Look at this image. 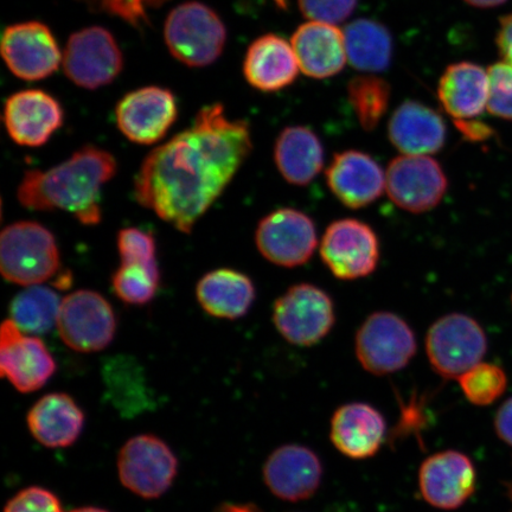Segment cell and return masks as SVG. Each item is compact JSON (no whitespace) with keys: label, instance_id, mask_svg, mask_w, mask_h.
<instances>
[{"label":"cell","instance_id":"obj_28","mask_svg":"<svg viewBox=\"0 0 512 512\" xmlns=\"http://www.w3.org/2000/svg\"><path fill=\"white\" fill-rule=\"evenodd\" d=\"M196 297L208 315L239 319L251 309L255 300V287L248 275L221 268L204 275L197 284Z\"/></svg>","mask_w":512,"mask_h":512},{"label":"cell","instance_id":"obj_33","mask_svg":"<svg viewBox=\"0 0 512 512\" xmlns=\"http://www.w3.org/2000/svg\"><path fill=\"white\" fill-rule=\"evenodd\" d=\"M466 399L473 405L488 406L501 398L507 388V375L495 364H477L459 379Z\"/></svg>","mask_w":512,"mask_h":512},{"label":"cell","instance_id":"obj_24","mask_svg":"<svg viewBox=\"0 0 512 512\" xmlns=\"http://www.w3.org/2000/svg\"><path fill=\"white\" fill-rule=\"evenodd\" d=\"M386 435L382 414L367 403H349L336 411L331 421V441L352 459L373 457Z\"/></svg>","mask_w":512,"mask_h":512},{"label":"cell","instance_id":"obj_10","mask_svg":"<svg viewBox=\"0 0 512 512\" xmlns=\"http://www.w3.org/2000/svg\"><path fill=\"white\" fill-rule=\"evenodd\" d=\"M62 64L67 78L76 86L98 89L118 78L124 56L110 31L91 27L69 37Z\"/></svg>","mask_w":512,"mask_h":512},{"label":"cell","instance_id":"obj_2","mask_svg":"<svg viewBox=\"0 0 512 512\" xmlns=\"http://www.w3.org/2000/svg\"><path fill=\"white\" fill-rule=\"evenodd\" d=\"M117 169V160L110 152L83 146L54 168L25 172L18 201L30 210L67 211L82 224L95 226L101 221V189Z\"/></svg>","mask_w":512,"mask_h":512},{"label":"cell","instance_id":"obj_12","mask_svg":"<svg viewBox=\"0 0 512 512\" xmlns=\"http://www.w3.org/2000/svg\"><path fill=\"white\" fill-rule=\"evenodd\" d=\"M255 242L261 255L272 264L285 268L303 266L318 245L316 224L303 211L281 208L259 222Z\"/></svg>","mask_w":512,"mask_h":512},{"label":"cell","instance_id":"obj_18","mask_svg":"<svg viewBox=\"0 0 512 512\" xmlns=\"http://www.w3.org/2000/svg\"><path fill=\"white\" fill-rule=\"evenodd\" d=\"M419 488L422 497L432 507L457 509L475 492V467L465 454L458 451L433 454L420 467Z\"/></svg>","mask_w":512,"mask_h":512},{"label":"cell","instance_id":"obj_30","mask_svg":"<svg viewBox=\"0 0 512 512\" xmlns=\"http://www.w3.org/2000/svg\"><path fill=\"white\" fill-rule=\"evenodd\" d=\"M61 303L59 294L50 288L29 286L12 300L11 319L25 334H44L56 324Z\"/></svg>","mask_w":512,"mask_h":512},{"label":"cell","instance_id":"obj_9","mask_svg":"<svg viewBox=\"0 0 512 512\" xmlns=\"http://www.w3.org/2000/svg\"><path fill=\"white\" fill-rule=\"evenodd\" d=\"M56 326L68 348L96 352L112 343L117 319L111 304L100 293L80 290L62 299Z\"/></svg>","mask_w":512,"mask_h":512},{"label":"cell","instance_id":"obj_25","mask_svg":"<svg viewBox=\"0 0 512 512\" xmlns=\"http://www.w3.org/2000/svg\"><path fill=\"white\" fill-rule=\"evenodd\" d=\"M438 96L454 120H473L488 107V72L476 63H453L440 78Z\"/></svg>","mask_w":512,"mask_h":512},{"label":"cell","instance_id":"obj_15","mask_svg":"<svg viewBox=\"0 0 512 512\" xmlns=\"http://www.w3.org/2000/svg\"><path fill=\"white\" fill-rule=\"evenodd\" d=\"M177 115L174 93L156 86L126 94L115 110L121 133L140 145H152L162 140L175 124Z\"/></svg>","mask_w":512,"mask_h":512},{"label":"cell","instance_id":"obj_37","mask_svg":"<svg viewBox=\"0 0 512 512\" xmlns=\"http://www.w3.org/2000/svg\"><path fill=\"white\" fill-rule=\"evenodd\" d=\"M298 5L310 21L337 25L354 14L357 0H298Z\"/></svg>","mask_w":512,"mask_h":512},{"label":"cell","instance_id":"obj_14","mask_svg":"<svg viewBox=\"0 0 512 512\" xmlns=\"http://www.w3.org/2000/svg\"><path fill=\"white\" fill-rule=\"evenodd\" d=\"M2 56L10 72L25 81L49 78L63 60L53 32L40 22L17 23L6 28Z\"/></svg>","mask_w":512,"mask_h":512},{"label":"cell","instance_id":"obj_17","mask_svg":"<svg viewBox=\"0 0 512 512\" xmlns=\"http://www.w3.org/2000/svg\"><path fill=\"white\" fill-rule=\"evenodd\" d=\"M3 120L16 144L40 147L63 125L64 112L54 96L41 89H27L6 100Z\"/></svg>","mask_w":512,"mask_h":512},{"label":"cell","instance_id":"obj_32","mask_svg":"<svg viewBox=\"0 0 512 512\" xmlns=\"http://www.w3.org/2000/svg\"><path fill=\"white\" fill-rule=\"evenodd\" d=\"M160 284L158 265L124 264L113 274L112 286L126 304L145 305L155 298Z\"/></svg>","mask_w":512,"mask_h":512},{"label":"cell","instance_id":"obj_20","mask_svg":"<svg viewBox=\"0 0 512 512\" xmlns=\"http://www.w3.org/2000/svg\"><path fill=\"white\" fill-rule=\"evenodd\" d=\"M322 477L323 466L317 454L300 445L277 448L264 466L267 488L287 502L305 501L315 495Z\"/></svg>","mask_w":512,"mask_h":512},{"label":"cell","instance_id":"obj_7","mask_svg":"<svg viewBox=\"0 0 512 512\" xmlns=\"http://www.w3.org/2000/svg\"><path fill=\"white\" fill-rule=\"evenodd\" d=\"M355 350L364 369L383 376L408 366L416 352V339L406 320L392 312H375L358 329Z\"/></svg>","mask_w":512,"mask_h":512},{"label":"cell","instance_id":"obj_43","mask_svg":"<svg viewBox=\"0 0 512 512\" xmlns=\"http://www.w3.org/2000/svg\"><path fill=\"white\" fill-rule=\"evenodd\" d=\"M219 512H259L258 509L249 504H227L223 505Z\"/></svg>","mask_w":512,"mask_h":512},{"label":"cell","instance_id":"obj_42","mask_svg":"<svg viewBox=\"0 0 512 512\" xmlns=\"http://www.w3.org/2000/svg\"><path fill=\"white\" fill-rule=\"evenodd\" d=\"M464 2L473 6V8L491 9L504 4L507 0H464Z\"/></svg>","mask_w":512,"mask_h":512},{"label":"cell","instance_id":"obj_29","mask_svg":"<svg viewBox=\"0 0 512 512\" xmlns=\"http://www.w3.org/2000/svg\"><path fill=\"white\" fill-rule=\"evenodd\" d=\"M348 62L363 73H381L392 63L394 42L392 34L380 22L361 18L343 30Z\"/></svg>","mask_w":512,"mask_h":512},{"label":"cell","instance_id":"obj_39","mask_svg":"<svg viewBox=\"0 0 512 512\" xmlns=\"http://www.w3.org/2000/svg\"><path fill=\"white\" fill-rule=\"evenodd\" d=\"M460 133L469 142H484L494 134V130L488 125L475 120H454Z\"/></svg>","mask_w":512,"mask_h":512},{"label":"cell","instance_id":"obj_8","mask_svg":"<svg viewBox=\"0 0 512 512\" xmlns=\"http://www.w3.org/2000/svg\"><path fill=\"white\" fill-rule=\"evenodd\" d=\"M121 483L140 497L155 499L171 488L178 460L171 448L155 435H138L127 441L118 458Z\"/></svg>","mask_w":512,"mask_h":512},{"label":"cell","instance_id":"obj_19","mask_svg":"<svg viewBox=\"0 0 512 512\" xmlns=\"http://www.w3.org/2000/svg\"><path fill=\"white\" fill-rule=\"evenodd\" d=\"M326 183L343 206H370L386 190V174L376 160L362 151L339 152L325 172Z\"/></svg>","mask_w":512,"mask_h":512},{"label":"cell","instance_id":"obj_27","mask_svg":"<svg viewBox=\"0 0 512 512\" xmlns=\"http://www.w3.org/2000/svg\"><path fill=\"white\" fill-rule=\"evenodd\" d=\"M274 160L286 182L305 187L323 170L324 147L310 128L288 126L275 142Z\"/></svg>","mask_w":512,"mask_h":512},{"label":"cell","instance_id":"obj_5","mask_svg":"<svg viewBox=\"0 0 512 512\" xmlns=\"http://www.w3.org/2000/svg\"><path fill=\"white\" fill-rule=\"evenodd\" d=\"M488 338L482 326L463 313H451L435 322L426 336V352L435 373L447 380L460 379L482 362Z\"/></svg>","mask_w":512,"mask_h":512},{"label":"cell","instance_id":"obj_3","mask_svg":"<svg viewBox=\"0 0 512 512\" xmlns=\"http://www.w3.org/2000/svg\"><path fill=\"white\" fill-rule=\"evenodd\" d=\"M60 249L55 236L42 224H10L0 236V270L9 283L25 287L46 283L59 272Z\"/></svg>","mask_w":512,"mask_h":512},{"label":"cell","instance_id":"obj_4","mask_svg":"<svg viewBox=\"0 0 512 512\" xmlns=\"http://www.w3.org/2000/svg\"><path fill=\"white\" fill-rule=\"evenodd\" d=\"M166 46L188 67H207L222 54L227 42L226 25L213 9L200 2L176 6L166 18Z\"/></svg>","mask_w":512,"mask_h":512},{"label":"cell","instance_id":"obj_1","mask_svg":"<svg viewBox=\"0 0 512 512\" xmlns=\"http://www.w3.org/2000/svg\"><path fill=\"white\" fill-rule=\"evenodd\" d=\"M252 150L246 121L230 120L220 104L204 107L194 125L144 159L134 196L160 220L189 234Z\"/></svg>","mask_w":512,"mask_h":512},{"label":"cell","instance_id":"obj_6","mask_svg":"<svg viewBox=\"0 0 512 512\" xmlns=\"http://www.w3.org/2000/svg\"><path fill=\"white\" fill-rule=\"evenodd\" d=\"M273 323L288 343L311 347L329 335L336 323L335 304L315 285H294L273 306Z\"/></svg>","mask_w":512,"mask_h":512},{"label":"cell","instance_id":"obj_35","mask_svg":"<svg viewBox=\"0 0 512 512\" xmlns=\"http://www.w3.org/2000/svg\"><path fill=\"white\" fill-rule=\"evenodd\" d=\"M91 8L118 17L137 29L149 23L147 10L157 9L169 0H87Z\"/></svg>","mask_w":512,"mask_h":512},{"label":"cell","instance_id":"obj_13","mask_svg":"<svg viewBox=\"0 0 512 512\" xmlns=\"http://www.w3.org/2000/svg\"><path fill=\"white\" fill-rule=\"evenodd\" d=\"M448 189L443 168L430 156L396 157L386 172V190L396 206L408 213H427L439 206Z\"/></svg>","mask_w":512,"mask_h":512},{"label":"cell","instance_id":"obj_36","mask_svg":"<svg viewBox=\"0 0 512 512\" xmlns=\"http://www.w3.org/2000/svg\"><path fill=\"white\" fill-rule=\"evenodd\" d=\"M118 251L124 264L157 265L156 241L149 233L138 228L120 230Z\"/></svg>","mask_w":512,"mask_h":512},{"label":"cell","instance_id":"obj_31","mask_svg":"<svg viewBox=\"0 0 512 512\" xmlns=\"http://www.w3.org/2000/svg\"><path fill=\"white\" fill-rule=\"evenodd\" d=\"M392 96L389 83L376 75H360L351 79L348 98L363 130L374 131L387 114Z\"/></svg>","mask_w":512,"mask_h":512},{"label":"cell","instance_id":"obj_22","mask_svg":"<svg viewBox=\"0 0 512 512\" xmlns=\"http://www.w3.org/2000/svg\"><path fill=\"white\" fill-rule=\"evenodd\" d=\"M300 72L291 43L275 34L255 40L243 61V75L260 92L273 93L291 86Z\"/></svg>","mask_w":512,"mask_h":512},{"label":"cell","instance_id":"obj_21","mask_svg":"<svg viewBox=\"0 0 512 512\" xmlns=\"http://www.w3.org/2000/svg\"><path fill=\"white\" fill-rule=\"evenodd\" d=\"M445 120L433 108L407 100L389 120L388 137L396 149L408 156H430L446 143Z\"/></svg>","mask_w":512,"mask_h":512},{"label":"cell","instance_id":"obj_34","mask_svg":"<svg viewBox=\"0 0 512 512\" xmlns=\"http://www.w3.org/2000/svg\"><path fill=\"white\" fill-rule=\"evenodd\" d=\"M488 111L494 117L512 120V66L507 62L492 64L488 69Z\"/></svg>","mask_w":512,"mask_h":512},{"label":"cell","instance_id":"obj_40","mask_svg":"<svg viewBox=\"0 0 512 512\" xmlns=\"http://www.w3.org/2000/svg\"><path fill=\"white\" fill-rule=\"evenodd\" d=\"M496 44L503 61L512 66V14L502 17L499 21Z\"/></svg>","mask_w":512,"mask_h":512},{"label":"cell","instance_id":"obj_38","mask_svg":"<svg viewBox=\"0 0 512 512\" xmlns=\"http://www.w3.org/2000/svg\"><path fill=\"white\" fill-rule=\"evenodd\" d=\"M4 512H62V507L53 492L31 486L12 497Z\"/></svg>","mask_w":512,"mask_h":512},{"label":"cell","instance_id":"obj_23","mask_svg":"<svg viewBox=\"0 0 512 512\" xmlns=\"http://www.w3.org/2000/svg\"><path fill=\"white\" fill-rule=\"evenodd\" d=\"M291 44L300 70L312 79H329L347 64L343 31L336 25L307 22L294 32Z\"/></svg>","mask_w":512,"mask_h":512},{"label":"cell","instance_id":"obj_44","mask_svg":"<svg viewBox=\"0 0 512 512\" xmlns=\"http://www.w3.org/2000/svg\"><path fill=\"white\" fill-rule=\"evenodd\" d=\"M70 512H108V511H106L104 509H100V508L87 507V508L76 509V510H73Z\"/></svg>","mask_w":512,"mask_h":512},{"label":"cell","instance_id":"obj_26","mask_svg":"<svg viewBox=\"0 0 512 512\" xmlns=\"http://www.w3.org/2000/svg\"><path fill=\"white\" fill-rule=\"evenodd\" d=\"M85 425V414L72 396L53 393L43 396L28 414L29 430L38 443L49 448L73 445Z\"/></svg>","mask_w":512,"mask_h":512},{"label":"cell","instance_id":"obj_11","mask_svg":"<svg viewBox=\"0 0 512 512\" xmlns=\"http://www.w3.org/2000/svg\"><path fill=\"white\" fill-rule=\"evenodd\" d=\"M320 258L338 279L366 278L379 265V238L366 222L337 220L325 230L320 243Z\"/></svg>","mask_w":512,"mask_h":512},{"label":"cell","instance_id":"obj_41","mask_svg":"<svg viewBox=\"0 0 512 512\" xmlns=\"http://www.w3.org/2000/svg\"><path fill=\"white\" fill-rule=\"evenodd\" d=\"M498 437L512 447V398L505 401L495 419Z\"/></svg>","mask_w":512,"mask_h":512},{"label":"cell","instance_id":"obj_16","mask_svg":"<svg viewBox=\"0 0 512 512\" xmlns=\"http://www.w3.org/2000/svg\"><path fill=\"white\" fill-rule=\"evenodd\" d=\"M56 363L40 338L25 335L14 320L0 330V373L21 393H34L46 386Z\"/></svg>","mask_w":512,"mask_h":512}]
</instances>
